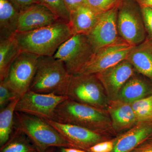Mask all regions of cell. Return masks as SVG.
<instances>
[{"label": "cell", "mask_w": 152, "mask_h": 152, "mask_svg": "<svg viewBox=\"0 0 152 152\" xmlns=\"http://www.w3.org/2000/svg\"><path fill=\"white\" fill-rule=\"evenodd\" d=\"M73 35L69 24L61 20L31 31L16 33L15 37L23 51L53 56L59 47Z\"/></svg>", "instance_id": "1"}, {"label": "cell", "mask_w": 152, "mask_h": 152, "mask_svg": "<svg viewBox=\"0 0 152 152\" xmlns=\"http://www.w3.org/2000/svg\"><path fill=\"white\" fill-rule=\"evenodd\" d=\"M71 76L61 61L53 56H40L29 91L66 96Z\"/></svg>", "instance_id": "2"}, {"label": "cell", "mask_w": 152, "mask_h": 152, "mask_svg": "<svg viewBox=\"0 0 152 152\" xmlns=\"http://www.w3.org/2000/svg\"><path fill=\"white\" fill-rule=\"evenodd\" d=\"M14 129L22 131L39 151L51 148H74L45 120L15 112Z\"/></svg>", "instance_id": "3"}, {"label": "cell", "mask_w": 152, "mask_h": 152, "mask_svg": "<svg viewBox=\"0 0 152 152\" xmlns=\"http://www.w3.org/2000/svg\"><path fill=\"white\" fill-rule=\"evenodd\" d=\"M107 120V117L99 109L68 98L56 109L53 121L77 125L99 133Z\"/></svg>", "instance_id": "4"}, {"label": "cell", "mask_w": 152, "mask_h": 152, "mask_svg": "<svg viewBox=\"0 0 152 152\" xmlns=\"http://www.w3.org/2000/svg\"><path fill=\"white\" fill-rule=\"evenodd\" d=\"M94 52L87 35L75 34L59 47L53 57L63 62L72 75L80 72Z\"/></svg>", "instance_id": "5"}, {"label": "cell", "mask_w": 152, "mask_h": 152, "mask_svg": "<svg viewBox=\"0 0 152 152\" xmlns=\"http://www.w3.org/2000/svg\"><path fill=\"white\" fill-rule=\"evenodd\" d=\"M66 96L75 102L98 109L107 104L103 87L96 75H72Z\"/></svg>", "instance_id": "6"}, {"label": "cell", "mask_w": 152, "mask_h": 152, "mask_svg": "<svg viewBox=\"0 0 152 152\" xmlns=\"http://www.w3.org/2000/svg\"><path fill=\"white\" fill-rule=\"evenodd\" d=\"M40 56L30 52H21L12 64L4 81L20 98L29 90L35 74Z\"/></svg>", "instance_id": "7"}, {"label": "cell", "mask_w": 152, "mask_h": 152, "mask_svg": "<svg viewBox=\"0 0 152 152\" xmlns=\"http://www.w3.org/2000/svg\"><path fill=\"white\" fill-rule=\"evenodd\" d=\"M68 99L67 96L40 94L29 90L19 99L15 111L44 120H54L56 109Z\"/></svg>", "instance_id": "8"}, {"label": "cell", "mask_w": 152, "mask_h": 152, "mask_svg": "<svg viewBox=\"0 0 152 152\" xmlns=\"http://www.w3.org/2000/svg\"><path fill=\"white\" fill-rule=\"evenodd\" d=\"M134 47L121 39L115 43L99 49L78 74L96 75L116 65L126 59Z\"/></svg>", "instance_id": "9"}, {"label": "cell", "mask_w": 152, "mask_h": 152, "mask_svg": "<svg viewBox=\"0 0 152 152\" xmlns=\"http://www.w3.org/2000/svg\"><path fill=\"white\" fill-rule=\"evenodd\" d=\"M117 27L120 37L132 46L145 40L146 31L142 14L130 4L118 6Z\"/></svg>", "instance_id": "10"}, {"label": "cell", "mask_w": 152, "mask_h": 152, "mask_svg": "<svg viewBox=\"0 0 152 152\" xmlns=\"http://www.w3.org/2000/svg\"><path fill=\"white\" fill-rule=\"evenodd\" d=\"M118 7L102 14L95 26L87 35L95 52L121 39L117 27Z\"/></svg>", "instance_id": "11"}, {"label": "cell", "mask_w": 152, "mask_h": 152, "mask_svg": "<svg viewBox=\"0 0 152 152\" xmlns=\"http://www.w3.org/2000/svg\"><path fill=\"white\" fill-rule=\"evenodd\" d=\"M46 121L74 148L87 151L102 141V137L99 133L86 128L53 120Z\"/></svg>", "instance_id": "12"}, {"label": "cell", "mask_w": 152, "mask_h": 152, "mask_svg": "<svg viewBox=\"0 0 152 152\" xmlns=\"http://www.w3.org/2000/svg\"><path fill=\"white\" fill-rule=\"evenodd\" d=\"M61 20L46 6L35 4L20 11L16 33L31 31Z\"/></svg>", "instance_id": "13"}, {"label": "cell", "mask_w": 152, "mask_h": 152, "mask_svg": "<svg viewBox=\"0 0 152 152\" xmlns=\"http://www.w3.org/2000/svg\"><path fill=\"white\" fill-rule=\"evenodd\" d=\"M134 67L128 60L96 74L109 96L118 97L120 91L126 83L134 76Z\"/></svg>", "instance_id": "14"}, {"label": "cell", "mask_w": 152, "mask_h": 152, "mask_svg": "<svg viewBox=\"0 0 152 152\" xmlns=\"http://www.w3.org/2000/svg\"><path fill=\"white\" fill-rule=\"evenodd\" d=\"M152 135V122H140L114 141L112 152H130Z\"/></svg>", "instance_id": "15"}, {"label": "cell", "mask_w": 152, "mask_h": 152, "mask_svg": "<svg viewBox=\"0 0 152 152\" xmlns=\"http://www.w3.org/2000/svg\"><path fill=\"white\" fill-rule=\"evenodd\" d=\"M87 5L78 7L70 13L69 25L74 34L88 35L95 26L101 15Z\"/></svg>", "instance_id": "16"}, {"label": "cell", "mask_w": 152, "mask_h": 152, "mask_svg": "<svg viewBox=\"0 0 152 152\" xmlns=\"http://www.w3.org/2000/svg\"><path fill=\"white\" fill-rule=\"evenodd\" d=\"M126 60L137 72L152 80V39L134 47Z\"/></svg>", "instance_id": "17"}, {"label": "cell", "mask_w": 152, "mask_h": 152, "mask_svg": "<svg viewBox=\"0 0 152 152\" xmlns=\"http://www.w3.org/2000/svg\"><path fill=\"white\" fill-rule=\"evenodd\" d=\"M113 126L117 130L130 128L138 123L131 104L119 100L114 101L109 107Z\"/></svg>", "instance_id": "18"}, {"label": "cell", "mask_w": 152, "mask_h": 152, "mask_svg": "<svg viewBox=\"0 0 152 152\" xmlns=\"http://www.w3.org/2000/svg\"><path fill=\"white\" fill-rule=\"evenodd\" d=\"M20 11L8 0H0V40L15 35Z\"/></svg>", "instance_id": "19"}, {"label": "cell", "mask_w": 152, "mask_h": 152, "mask_svg": "<svg viewBox=\"0 0 152 152\" xmlns=\"http://www.w3.org/2000/svg\"><path fill=\"white\" fill-rule=\"evenodd\" d=\"M21 52L15 35L0 40V81L6 78L12 64Z\"/></svg>", "instance_id": "20"}, {"label": "cell", "mask_w": 152, "mask_h": 152, "mask_svg": "<svg viewBox=\"0 0 152 152\" xmlns=\"http://www.w3.org/2000/svg\"><path fill=\"white\" fill-rule=\"evenodd\" d=\"M148 85L138 77H132L120 91L118 99L127 103L132 104L143 98L148 92Z\"/></svg>", "instance_id": "21"}, {"label": "cell", "mask_w": 152, "mask_h": 152, "mask_svg": "<svg viewBox=\"0 0 152 152\" xmlns=\"http://www.w3.org/2000/svg\"><path fill=\"white\" fill-rule=\"evenodd\" d=\"M20 98L12 101L1 108L0 112V146L8 141L14 131L15 114Z\"/></svg>", "instance_id": "22"}, {"label": "cell", "mask_w": 152, "mask_h": 152, "mask_svg": "<svg viewBox=\"0 0 152 152\" xmlns=\"http://www.w3.org/2000/svg\"><path fill=\"white\" fill-rule=\"evenodd\" d=\"M38 150L22 131L14 129L7 142L1 147L0 152H37Z\"/></svg>", "instance_id": "23"}, {"label": "cell", "mask_w": 152, "mask_h": 152, "mask_svg": "<svg viewBox=\"0 0 152 152\" xmlns=\"http://www.w3.org/2000/svg\"><path fill=\"white\" fill-rule=\"evenodd\" d=\"M138 123L152 122V95L131 104Z\"/></svg>", "instance_id": "24"}, {"label": "cell", "mask_w": 152, "mask_h": 152, "mask_svg": "<svg viewBox=\"0 0 152 152\" xmlns=\"http://www.w3.org/2000/svg\"><path fill=\"white\" fill-rule=\"evenodd\" d=\"M40 4L44 5L53 12L62 20L69 23L70 15L64 0H39Z\"/></svg>", "instance_id": "25"}, {"label": "cell", "mask_w": 152, "mask_h": 152, "mask_svg": "<svg viewBox=\"0 0 152 152\" xmlns=\"http://www.w3.org/2000/svg\"><path fill=\"white\" fill-rule=\"evenodd\" d=\"M87 2L91 8L102 14L118 7L121 0H87Z\"/></svg>", "instance_id": "26"}, {"label": "cell", "mask_w": 152, "mask_h": 152, "mask_svg": "<svg viewBox=\"0 0 152 152\" xmlns=\"http://www.w3.org/2000/svg\"><path fill=\"white\" fill-rule=\"evenodd\" d=\"M19 98L4 81H0V107L2 108L12 101Z\"/></svg>", "instance_id": "27"}, {"label": "cell", "mask_w": 152, "mask_h": 152, "mask_svg": "<svg viewBox=\"0 0 152 152\" xmlns=\"http://www.w3.org/2000/svg\"><path fill=\"white\" fill-rule=\"evenodd\" d=\"M141 12L146 31L152 39V8L142 7Z\"/></svg>", "instance_id": "28"}, {"label": "cell", "mask_w": 152, "mask_h": 152, "mask_svg": "<svg viewBox=\"0 0 152 152\" xmlns=\"http://www.w3.org/2000/svg\"><path fill=\"white\" fill-rule=\"evenodd\" d=\"M114 142H101L90 147L86 151L89 152H112L113 149Z\"/></svg>", "instance_id": "29"}, {"label": "cell", "mask_w": 152, "mask_h": 152, "mask_svg": "<svg viewBox=\"0 0 152 152\" xmlns=\"http://www.w3.org/2000/svg\"><path fill=\"white\" fill-rule=\"evenodd\" d=\"M10 1L11 4L13 5L20 12L33 5L40 4L39 0H10Z\"/></svg>", "instance_id": "30"}, {"label": "cell", "mask_w": 152, "mask_h": 152, "mask_svg": "<svg viewBox=\"0 0 152 152\" xmlns=\"http://www.w3.org/2000/svg\"><path fill=\"white\" fill-rule=\"evenodd\" d=\"M69 13L73 12L80 6L87 5V0H64Z\"/></svg>", "instance_id": "31"}, {"label": "cell", "mask_w": 152, "mask_h": 152, "mask_svg": "<svg viewBox=\"0 0 152 152\" xmlns=\"http://www.w3.org/2000/svg\"><path fill=\"white\" fill-rule=\"evenodd\" d=\"M130 152H152V142L149 143L140 145Z\"/></svg>", "instance_id": "32"}, {"label": "cell", "mask_w": 152, "mask_h": 152, "mask_svg": "<svg viewBox=\"0 0 152 152\" xmlns=\"http://www.w3.org/2000/svg\"><path fill=\"white\" fill-rule=\"evenodd\" d=\"M56 152H89L86 150L73 148H56Z\"/></svg>", "instance_id": "33"}, {"label": "cell", "mask_w": 152, "mask_h": 152, "mask_svg": "<svg viewBox=\"0 0 152 152\" xmlns=\"http://www.w3.org/2000/svg\"><path fill=\"white\" fill-rule=\"evenodd\" d=\"M139 4L142 7H148L152 8V0H136Z\"/></svg>", "instance_id": "34"}, {"label": "cell", "mask_w": 152, "mask_h": 152, "mask_svg": "<svg viewBox=\"0 0 152 152\" xmlns=\"http://www.w3.org/2000/svg\"><path fill=\"white\" fill-rule=\"evenodd\" d=\"M56 148H51L44 151H39L37 152H56Z\"/></svg>", "instance_id": "35"}, {"label": "cell", "mask_w": 152, "mask_h": 152, "mask_svg": "<svg viewBox=\"0 0 152 152\" xmlns=\"http://www.w3.org/2000/svg\"><path fill=\"white\" fill-rule=\"evenodd\" d=\"M151 142H152V140H151Z\"/></svg>", "instance_id": "36"}]
</instances>
